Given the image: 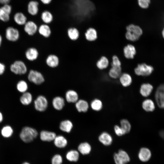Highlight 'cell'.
Instances as JSON below:
<instances>
[{"label": "cell", "mask_w": 164, "mask_h": 164, "mask_svg": "<svg viewBox=\"0 0 164 164\" xmlns=\"http://www.w3.org/2000/svg\"><path fill=\"white\" fill-rule=\"evenodd\" d=\"M22 164H30L29 162H25L22 163Z\"/></svg>", "instance_id": "obj_52"}, {"label": "cell", "mask_w": 164, "mask_h": 164, "mask_svg": "<svg viewBox=\"0 0 164 164\" xmlns=\"http://www.w3.org/2000/svg\"><path fill=\"white\" fill-rule=\"evenodd\" d=\"M142 106L143 109L147 112L153 111L155 108L153 102L150 99L144 100L142 103Z\"/></svg>", "instance_id": "obj_35"}, {"label": "cell", "mask_w": 164, "mask_h": 164, "mask_svg": "<svg viewBox=\"0 0 164 164\" xmlns=\"http://www.w3.org/2000/svg\"><path fill=\"white\" fill-rule=\"evenodd\" d=\"M63 159L62 156L59 154H56L52 157L51 164H62Z\"/></svg>", "instance_id": "obj_42"}, {"label": "cell", "mask_w": 164, "mask_h": 164, "mask_svg": "<svg viewBox=\"0 0 164 164\" xmlns=\"http://www.w3.org/2000/svg\"><path fill=\"white\" fill-rule=\"evenodd\" d=\"M151 156V153L150 150L145 147L141 148L138 154L139 159L143 162L148 161L150 159Z\"/></svg>", "instance_id": "obj_22"}, {"label": "cell", "mask_w": 164, "mask_h": 164, "mask_svg": "<svg viewBox=\"0 0 164 164\" xmlns=\"http://www.w3.org/2000/svg\"><path fill=\"white\" fill-rule=\"evenodd\" d=\"M124 56L127 59H132L136 54V50L134 46L128 44L125 46L123 49Z\"/></svg>", "instance_id": "obj_14"}, {"label": "cell", "mask_w": 164, "mask_h": 164, "mask_svg": "<svg viewBox=\"0 0 164 164\" xmlns=\"http://www.w3.org/2000/svg\"><path fill=\"white\" fill-rule=\"evenodd\" d=\"M13 19L16 24L20 26H24L28 21L26 14L21 12L15 13L13 16Z\"/></svg>", "instance_id": "obj_20"}, {"label": "cell", "mask_w": 164, "mask_h": 164, "mask_svg": "<svg viewBox=\"0 0 164 164\" xmlns=\"http://www.w3.org/2000/svg\"><path fill=\"white\" fill-rule=\"evenodd\" d=\"M12 10V6L9 4L2 5L0 7V20L4 22L9 21Z\"/></svg>", "instance_id": "obj_8"}, {"label": "cell", "mask_w": 164, "mask_h": 164, "mask_svg": "<svg viewBox=\"0 0 164 164\" xmlns=\"http://www.w3.org/2000/svg\"><path fill=\"white\" fill-rule=\"evenodd\" d=\"M84 36L86 40L89 42L95 41L98 37L96 30L93 27L88 28L85 31Z\"/></svg>", "instance_id": "obj_16"}, {"label": "cell", "mask_w": 164, "mask_h": 164, "mask_svg": "<svg viewBox=\"0 0 164 164\" xmlns=\"http://www.w3.org/2000/svg\"><path fill=\"white\" fill-rule=\"evenodd\" d=\"M5 37L8 41L14 42L19 39L20 33L16 28L12 26H9L5 29Z\"/></svg>", "instance_id": "obj_7"}, {"label": "cell", "mask_w": 164, "mask_h": 164, "mask_svg": "<svg viewBox=\"0 0 164 164\" xmlns=\"http://www.w3.org/2000/svg\"><path fill=\"white\" fill-rule=\"evenodd\" d=\"M28 79L30 82L36 85H40L45 81L43 74L40 71L36 69L30 70L28 75Z\"/></svg>", "instance_id": "obj_4"}, {"label": "cell", "mask_w": 164, "mask_h": 164, "mask_svg": "<svg viewBox=\"0 0 164 164\" xmlns=\"http://www.w3.org/2000/svg\"><path fill=\"white\" fill-rule=\"evenodd\" d=\"M45 63L49 68L55 69L59 66L60 63V59L57 55L53 53L50 54L46 58Z\"/></svg>", "instance_id": "obj_11"}, {"label": "cell", "mask_w": 164, "mask_h": 164, "mask_svg": "<svg viewBox=\"0 0 164 164\" xmlns=\"http://www.w3.org/2000/svg\"><path fill=\"white\" fill-rule=\"evenodd\" d=\"M41 18L43 23L48 25L52 23L53 20L52 14L47 10L44 11L42 13Z\"/></svg>", "instance_id": "obj_34"}, {"label": "cell", "mask_w": 164, "mask_h": 164, "mask_svg": "<svg viewBox=\"0 0 164 164\" xmlns=\"http://www.w3.org/2000/svg\"><path fill=\"white\" fill-rule=\"evenodd\" d=\"M40 1L43 4L47 5L50 3L52 0H40Z\"/></svg>", "instance_id": "obj_47"}, {"label": "cell", "mask_w": 164, "mask_h": 164, "mask_svg": "<svg viewBox=\"0 0 164 164\" xmlns=\"http://www.w3.org/2000/svg\"><path fill=\"white\" fill-rule=\"evenodd\" d=\"M55 146L59 149L65 148L67 145L68 142L66 138L61 135L56 136L53 140Z\"/></svg>", "instance_id": "obj_25"}, {"label": "cell", "mask_w": 164, "mask_h": 164, "mask_svg": "<svg viewBox=\"0 0 164 164\" xmlns=\"http://www.w3.org/2000/svg\"><path fill=\"white\" fill-rule=\"evenodd\" d=\"M114 159L115 164H126L130 161L128 154L122 149L119 150L114 154Z\"/></svg>", "instance_id": "obj_6"}, {"label": "cell", "mask_w": 164, "mask_h": 164, "mask_svg": "<svg viewBox=\"0 0 164 164\" xmlns=\"http://www.w3.org/2000/svg\"><path fill=\"white\" fill-rule=\"evenodd\" d=\"M56 136L55 132L46 130L42 131L40 133V139L45 142H49L53 141Z\"/></svg>", "instance_id": "obj_18"}, {"label": "cell", "mask_w": 164, "mask_h": 164, "mask_svg": "<svg viewBox=\"0 0 164 164\" xmlns=\"http://www.w3.org/2000/svg\"><path fill=\"white\" fill-rule=\"evenodd\" d=\"M99 141L105 146L111 145L112 142V138L111 135L106 132L102 133L98 137Z\"/></svg>", "instance_id": "obj_24"}, {"label": "cell", "mask_w": 164, "mask_h": 164, "mask_svg": "<svg viewBox=\"0 0 164 164\" xmlns=\"http://www.w3.org/2000/svg\"><path fill=\"white\" fill-rule=\"evenodd\" d=\"M153 68L151 65L142 63L138 64L134 68V74L138 76H147L150 75L153 70Z\"/></svg>", "instance_id": "obj_3"}, {"label": "cell", "mask_w": 164, "mask_h": 164, "mask_svg": "<svg viewBox=\"0 0 164 164\" xmlns=\"http://www.w3.org/2000/svg\"><path fill=\"white\" fill-rule=\"evenodd\" d=\"M48 105V101L43 96H38L34 102V107L37 111L42 112L46 110Z\"/></svg>", "instance_id": "obj_10"}, {"label": "cell", "mask_w": 164, "mask_h": 164, "mask_svg": "<svg viewBox=\"0 0 164 164\" xmlns=\"http://www.w3.org/2000/svg\"><path fill=\"white\" fill-rule=\"evenodd\" d=\"M38 26L34 21L28 20L24 25V30L28 36H33L38 32Z\"/></svg>", "instance_id": "obj_9"}, {"label": "cell", "mask_w": 164, "mask_h": 164, "mask_svg": "<svg viewBox=\"0 0 164 164\" xmlns=\"http://www.w3.org/2000/svg\"><path fill=\"white\" fill-rule=\"evenodd\" d=\"M67 32L68 38L72 41L77 40L80 37V32L78 29L75 27L69 28L67 29Z\"/></svg>", "instance_id": "obj_17"}, {"label": "cell", "mask_w": 164, "mask_h": 164, "mask_svg": "<svg viewBox=\"0 0 164 164\" xmlns=\"http://www.w3.org/2000/svg\"><path fill=\"white\" fill-rule=\"evenodd\" d=\"M53 108L57 110H60L63 109L65 104L64 99L60 96L55 97L52 101Z\"/></svg>", "instance_id": "obj_30"}, {"label": "cell", "mask_w": 164, "mask_h": 164, "mask_svg": "<svg viewBox=\"0 0 164 164\" xmlns=\"http://www.w3.org/2000/svg\"><path fill=\"white\" fill-rule=\"evenodd\" d=\"M5 66L2 63L0 62V75L3 74L5 72Z\"/></svg>", "instance_id": "obj_45"}, {"label": "cell", "mask_w": 164, "mask_h": 164, "mask_svg": "<svg viewBox=\"0 0 164 164\" xmlns=\"http://www.w3.org/2000/svg\"><path fill=\"white\" fill-rule=\"evenodd\" d=\"M65 97L67 101L69 103H76L78 99L77 93L73 90L67 91L66 93Z\"/></svg>", "instance_id": "obj_32"}, {"label": "cell", "mask_w": 164, "mask_h": 164, "mask_svg": "<svg viewBox=\"0 0 164 164\" xmlns=\"http://www.w3.org/2000/svg\"><path fill=\"white\" fill-rule=\"evenodd\" d=\"M160 137L164 139V130H162L160 131L159 133Z\"/></svg>", "instance_id": "obj_48"}, {"label": "cell", "mask_w": 164, "mask_h": 164, "mask_svg": "<svg viewBox=\"0 0 164 164\" xmlns=\"http://www.w3.org/2000/svg\"><path fill=\"white\" fill-rule=\"evenodd\" d=\"M32 96L29 92H26L23 93L20 98L21 103L24 105H27L30 104L32 101Z\"/></svg>", "instance_id": "obj_36"}, {"label": "cell", "mask_w": 164, "mask_h": 164, "mask_svg": "<svg viewBox=\"0 0 164 164\" xmlns=\"http://www.w3.org/2000/svg\"><path fill=\"white\" fill-rule=\"evenodd\" d=\"M120 127L124 132L125 134L128 133L131 128V125L129 121L126 119L121 120L120 122Z\"/></svg>", "instance_id": "obj_38"}, {"label": "cell", "mask_w": 164, "mask_h": 164, "mask_svg": "<svg viewBox=\"0 0 164 164\" xmlns=\"http://www.w3.org/2000/svg\"><path fill=\"white\" fill-rule=\"evenodd\" d=\"M126 29L125 38L132 42L138 40L143 33V30L140 26L133 24L128 25Z\"/></svg>", "instance_id": "obj_1"}, {"label": "cell", "mask_w": 164, "mask_h": 164, "mask_svg": "<svg viewBox=\"0 0 164 164\" xmlns=\"http://www.w3.org/2000/svg\"><path fill=\"white\" fill-rule=\"evenodd\" d=\"M150 3V0H137L138 6L142 9L148 8Z\"/></svg>", "instance_id": "obj_43"}, {"label": "cell", "mask_w": 164, "mask_h": 164, "mask_svg": "<svg viewBox=\"0 0 164 164\" xmlns=\"http://www.w3.org/2000/svg\"><path fill=\"white\" fill-rule=\"evenodd\" d=\"M119 81L121 85L124 87L130 86L132 82L131 75L127 73H123L119 78Z\"/></svg>", "instance_id": "obj_21"}, {"label": "cell", "mask_w": 164, "mask_h": 164, "mask_svg": "<svg viewBox=\"0 0 164 164\" xmlns=\"http://www.w3.org/2000/svg\"><path fill=\"white\" fill-rule=\"evenodd\" d=\"M122 73L121 67L111 66L108 71V74L111 78L116 79L119 78Z\"/></svg>", "instance_id": "obj_23"}, {"label": "cell", "mask_w": 164, "mask_h": 164, "mask_svg": "<svg viewBox=\"0 0 164 164\" xmlns=\"http://www.w3.org/2000/svg\"><path fill=\"white\" fill-rule=\"evenodd\" d=\"M3 120V116L2 113L0 111V123H1Z\"/></svg>", "instance_id": "obj_49"}, {"label": "cell", "mask_w": 164, "mask_h": 164, "mask_svg": "<svg viewBox=\"0 0 164 164\" xmlns=\"http://www.w3.org/2000/svg\"><path fill=\"white\" fill-rule=\"evenodd\" d=\"M91 106L93 110L99 111L102 108L103 104L101 101L100 99H95L91 102Z\"/></svg>", "instance_id": "obj_39"}, {"label": "cell", "mask_w": 164, "mask_h": 164, "mask_svg": "<svg viewBox=\"0 0 164 164\" xmlns=\"http://www.w3.org/2000/svg\"><path fill=\"white\" fill-rule=\"evenodd\" d=\"M13 133L12 128L9 125H7L3 127L1 129V134L4 138L11 137Z\"/></svg>", "instance_id": "obj_37"}, {"label": "cell", "mask_w": 164, "mask_h": 164, "mask_svg": "<svg viewBox=\"0 0 164 164\" xmlns=\"http://www.w3.org/2000/svg\"><path fill=\"white\" fill-rule=\"evenodd\" d=\"M77 149L81 154L85 155L90 153L91 148L89 143L87 142H83L81 143L78 145Z\"/></svg>", "instance_id": "obj_29"}, {"label": "cell", "mask_w": 164, "mask_h": 164, "mask_svg": "<svg viewBox=\"0 0 164 164\" xmlns=\"http://www.w3.org/2000/svg\"><path fill=\"white\" fill-rule=\"evenodd\" d=\"M73 127L72 122L69 120H65L62 121L60 125L59 128L62 131L70 133Z\"/></svg>", "instance_id": "obj_33"}, {"label": "cell", "mask_w": 164, "mask_h": 164, "mask_svg": "<svg viewBox=\"0 0 164 164\" xmlns=\"http://www.w3.org/2000/svg\"><path fill=\"white\" fill-rule=\"evenodd\" d=\"M25 54L26 58L28 61L33 62L38 58L39 52L37 48L35 47L31 46L26 49Z\"/></svg>", "instance_id": "obj_12"}, {"label": "cell", "mask_w": 164, "mask_h": 164, "mask_svg": "<svg viewBox=\"0 0 164 164\" xmlns=\"http://www.w3.org/2000/svg\"><path fill=\"white\" fill-rule=\"evenodd\" d=\"M11 0H0V4L4 5L9 4Z\"/></svg>", "instance_id": "obj_46"}, {"label": "cell", "mask_w": 164, "mask_h": 164, "mask_svg": "<svg viewBox=\"0 0 164 164\" xmlns=\"http://www.w3.org/2000/svg\"><path fill=\"white\" fill-rule=\"evenodd\" d=\"M153 87L149 83H144L142 84L140 88L141 94L144 97H147L151 94Z\"/></svg>", "instance_id": "obj_26"}, {"label": "cell", "mask_w": 164, "mask_h": 164, "mask_svg": "<svg viewBox=\"0 0 164 164\" xmlns=\"http://www.w3.org/2000/svg\"><path fill=\"white\" fill-rule=\"evenodd\" d=\"M75 107L79 112H85L87 111L88 109L89 104L87 101L81 99L78 100L76 102Z\"/></svg>", "instance_id": "obj_31"}, {"label": "cell", "mask_w": 164, "mask_h": 164, "mask_svg": "<svg viewBox=\"0 0 164 164\" xmlns=\"http://www.w3.org/2000/svg\"><path fill=\"white\" fill-rule=\"evenodd\" d=\"M16 88L19 91L24 93L26 92L28 88V85L25 81L22 80L19 81L17 83Z\"/></svg>", "instance_id": "obj_40"}, {"label": "cell", "mask_w": 164, "mask_h": 164, "mask_svg": "<svg viewBox=\"0 0 164 164\" xmlns=\"http://www.w3.org/2000/svg\"><path fill=\"white\" fill-rule=\"evenodd\" d=\"M10 69L12 72L15 74L19 75L25 74L28 70L26 64L21 60L14 61L11 65Z\"/></svg>", "instance_id": "obj_5"}, {"label": "cell", "mask_w": 164, "mask_h": 164, "mask_svg": "<svg viewBox=\"0 0 164 164\" xmlns=\"http://www.w3.org/2000/svg\"><path fill=\"white\" fill-rule=\"evenodd\" d=\"M162 35L163 38H164V29H163L162 31Z\"/></svg>", "instance_id": "obj_51"}, {"label": "cell", "mask_w": 164, "mask_h": 164, "mask_svg": "<svg viewBox=\"0 0 164 164\" xmlns=\"http://www.w3.org/2000/svg\"><path fill=\"white\" fill-rule=\"evenodd\" d=\"M79 154L78 152L75 150H70L67 153L66 155V159L71 162H77L79 158Z\"/></svg>", "instance_id": "obj_28"}, {"label": "cell", "mask_w": 164, "mask_h": 164, "mask_svg": "<svg viewBox=\"0 0 164 164\" xmlns=\"http://www.w3.org/2000/svg\"><path fill=\"white\" fill-rule=\"evenodd\" d=\"M109 65V61L108 58L104 56H101L97 61L96 66L99 70H103L108 68Z\"/></svg>", "instance_id": "obj_27"}, {"label": "cell", "mask_w": 164, "mask_h": 164, "mask_svg": "<svg viewBox=\"0 0 164 164\" xmlns=\"http://www.w3.org/2000/svg\"><path fill=\"white\" fill-rule=\"evenodd\" d=\"M51 28L48 24L43 23L38 26V33L45 38L50 37L52 34Z\"/></svg>", "instance_id": "obj_15"}, {"label": "cell", "mask_w": 164, "mask_h": 164, "mask_svg": "<svg viewBox=\"0 0 164 164\" xmlns=\"http://www.w3.org/2000/svg\"><path fill=\"white\" fill-rule=\"evenodd\" d=\"M155 99L159 107L164 108V84L160 85L155 93Z\"/></svg>", "instance_id": "obj_13"}, {"label": "cell", "mask_w": 164, "mask_h": 164, "mask_svg": "<svg viewBox=\"0 0 164 164\" xmlns=\"http://www.w3.org/2000/svg\"><path fill=\"white\" fill-rule=\"evenodd\" d=\"M2 41V38L1 34H0V47L1 46Z\"/></svg>", "instance_id": "obj_50"}, {"label": "cell", "mask_w": 164, "mask_h": 164, "mask_svg": "<svg viewBox=\"0 0 164 164\" xmlns=\"http://www.w3.org/2000/svg\"><path fill=\"white\" fill-rule=\"evenodd\" d=\"M114 131L116 134L119 136H122L125 134V133L121 128L118 125H115L114 127Z\"/></svg>", "instance_id": "obj_44"}, {"label": "cell", "mask_w": 164, "mask_h": 164, "mask_svg": "<svg viewBox=\"0 0 164 164\" xmlns=\"http://www.w3.org/2000/svg\"><path fill=\"white\" fill-rule=\"evenodd\" d=\"M111 67H121V62L119 58L117 55H113L111 59V62L109 63Z\"/></svg>", "instance_id": "obj_41"}, {"label": "cell", "mask_w": 164, "mask_h": 164, "mask_svg": "<svg viewBox=\"0 0 164 164\" xmlns=\"http://www.w3.org/2000/svg\"><path fill=\"white\" fill-rule=\"evenodd\" d=\"M38 135V132L36 129L28 126L22 128L19 134L21 140L27 143L32 142Z\"/></svg>", "instance_id": "obj_2"}, {"label": "cell", "mask_w": 164, "mask_h": 164, "mask_svg": "<svg viewBox=\"0 0 164 164\" xmlns=\"http://www.w3.org/2000/svg\"><path fill=\"white\" fill-rule=\"evenodd\" d=\"M39 2L36 1H29L27 5V11L30 15L34 16L38 13Z\"/></svg>", "instance_id": "obj_19"}]
</instances>
